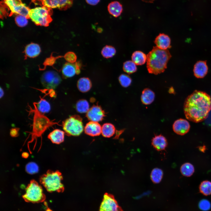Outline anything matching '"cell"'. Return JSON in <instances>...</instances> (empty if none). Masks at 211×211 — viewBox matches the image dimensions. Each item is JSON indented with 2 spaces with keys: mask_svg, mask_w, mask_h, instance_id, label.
<instances>
[{
  "mask_svg": "<svg viewBox=\"0 0 211 211\" xmlns=\"http://www.w3.org/2000/svg\"><path fill=\"white\" fill-rule=\"evenodd\" d=\"M211 109V100L206 93L195 91L186 99L184 111L186 118L195 122L202 121L208 117Z\"/></svg>",
  "mask_w": 211,
  "mask_h": 211,
  "instance_id": "obj_1",
  "label": "cell"
},
{
  "mask_svg": "<svg viewBox=\"0 0 211 211\" xmlns=\"http://www.w3.org/2000/svg\"><path fill=\"white\" fill-rule=\"evenodd\" d=\"M147 67L149 73L155 75L163 72L171 57L168 50L154 47L147 55Z\"/></svg>",
  "mask_w": 211,
  "mask_h": 211,
  "instance_id": "obj_2",
  "label": "cell"
},
{
  "mask_svg": "<svg viewBox=\"0 0 211 211\" xmlns=\"http://www.w3.org/2000/svg\"><path fill=\"white\" fill-rule=\"evenodd\" d=\"M63 179L62 173L59 171L49 170L40 177V182L49 192H63L64 189L61 182Z\"/></svg>",
  "mask_w": 211,
  "mask_h": 211,
  "instance_id": "obj_3",
  "label": "cell"
},
{
  "mask_svg": "<svg viewBox=\"0 0 211 211\" xmlns=\"http://www.w3.org/2000/svg\"><path fill=\"white\" fill-rule=\"evenodd\" d=\"M32 133V140L36 137H40L49 127L56 123L51 121L46 116L42 115L38 110L35 103Z\"/></svg>",
  "mask_w": 211,
  "mask_h": 211,
  "instance_id": "obj_4",
  "label": "cell"
},
{
  "mask_svg": "<svg viewBox=\"0 0 211 211\" xmlns=\"http://www.w3.org/2000/svg\"><path fill=\"white\" fill-rule=\"evenodd\" d=\"M52 9L43 6L30 9V18L37 25L47 26L52 21Z\"/></svg>",
  "mask_w": 211,
  "mask_h": 211,
  "instance_id": "obj_5",
  "label": "cell"
},
{
  "mask_svg": "<svg viewBox=\"0 0 211 211\" xmlns=\"http://www.w3.org/2000/svg\"><path fill=\"white\" fill-rule=\"evenodd\" d=\"M22 197L25 202L33 203L42 202L46 199L42 187L34 180L28 185Z\"/></svg>",
  "mask_w": 211,
  "mask_h": 211,
  "instance_id": "obj_6",
  "label": "cell"
},
{
  "mask_svg": "<svg viewBox=\"0 0 211 211\" xmlns=\"http://www.w3.org/2000/svg\"><path fill=\"white\" fill-rule=\"evenodd\" d=\"M82 118L74 115L70 116L63 123V128L68 135L78 136L83 132L84 126Z\"/></svg>",
  "mask_w": 211,
  "mask_h": 211,
  "instance_id": "obj_7",
  "label": "cell"
},
{
  "mask_svg": "<svg viewBox=\"0 0 211 211\" xmlns=\"http://www.w3.org/2000/svg\"><path fill=\"white\" fill-rule=\"evenodd\" d=\"M3 2L10 11V15L16 13L30 18L29 12L30 9L21 0H3Z\"/></svg>",
  "mask_w": 211,
  "mask_h": 211,
  "instance_id": "obj_8",
  "label": "cell"
},
{
  "mask_svg": "<svg viewBox=\"0 0 211 211\" xmlns=\"http://www.w3.org/2000/svg\"><path fill=\"white\" fill-rule=\"evenodd\" d=\"M61 81V77L56 72L51 70L45 72L41 78V82L44 87L50 89L56 88Z\"/></svg>",
  "mask_w": 211,
  "mask_h": 211,
  "instance_id": "obj_9",
  "label": "cell"
},
{
  "mask_svg": "<svg viewBox=\"0 0 211 211\" xmlns=\"http://www.w3.org/2000/svg\"><path fill=\"white\" fill-rule=\"evenodd\" d=\"M99 211H123L112 194L106 193L101 204Z\"/></svg>",
  "mask_w": 211,
  "mask_h": 211,
  "instance_id": "obj_10",
  "label": "cell"
},
{
  "mask_svg": "<svg viewBox=\"0 0 211 211\" xmlns=\"http://www.w3.org/2000/svg\"><path fill=\"white\" fill-rule=\"evenodd\" d=\"M43 6L50 8L65 10L72 6L73 0H41Z\"/></svg>",
  "mask_w": 211,
  "mask_h": 211,
  "instance_id": "obj_11",
  "label": "cell"
},
{
  "mask_svg": "<svg viewBox=\"0 0 211 211\" xmlns=\"http://www.w3.org/2000/svg\"><path fill=\"white\" fill-rule=\"evenodd\" d=\"M105 113L100 106L94 105L86 113V116L91 121L98 122L103 119L105 116Z\"/></svg>",
  "mask_w": 211,
  "mask_h": 211,
  "instance_id": "obj_12",
  "label": "cell"
},
{
  "mask_svg": "<svg viewBox=\"0 0 211 211\" xmlns=\"http://www.w3.org/2000/svg\"><path fill=\"white\" fill-rule=\"evenodd\" d=\"M80 64L79 62L75 64L67 63L62 68V75L65 77L69 78L73 76L75 74H79L80 72Z\"/></svg>",
  "mask_w": 211,
  "mask_h": 211,
  "instance_id": "obj_13",
  "label": "cell"
},
{
  "mask_svg": "<svg viewBox=\"0 0 211 211\" xmlns=\"http://www.w3.org/2000/svg\"><path fill=\"white\" fill-rule=\"evenodd\" d=\"M190 126L189 122L186 120L180 119L176 120L173 125V129L176 134L183 135L189 131Z\"/></svg>",
  "mask_w": 211,
  "mask_h": 211,
  "instance_id": "obj_14",
  "label": "cell"
},
{
  "mask_svg": "<svg viewBox=\"0 0 211 211\" xmlns=\"http://www.w3.org/2000/svg\"><path fill=\"white\" fill-rule=\"evenodd\" d=\"M101 127L96 122L91 121L86 124L84 127L85 133L91 136L99 135L101 132Z\"/></svg>",
  "mask_w": 211,
  "mask_h": 211,
  "instance_id": "obj_15",
  "label": "cell"
},
{
  "mask_svg": "<svg viewBox=\"0 0 211 211\" xmlns=\"http://www.w3.org/2000/svg\"><path fill=\"white\" fill-rule=\"evenodd\" d=\"M154 43L156 47L161 50H167L171 47L170 38L164 33H160L156 37Z\"/></svg>",
  "mask_w": 211,
  "mask_h": 211,
  "instance_id": "obj_16",
  "label": "cell"
},
{
  "mask_svg": "<svg viewBox=\"0 0 211 211\" xmlns=\"http://www.w3.org/2000/svg\"><path fill=\"white\" fill-rule=\"evenodd\" d=\"M208 67L206 61H199L195 64L193 72L195 76L197 78H201L207 74Z\"/></svg>",
  "mask_w": 211,
  "mask_h": 211,
  "instance_id": "obj_17",
  "label": "cell"
},
{
  "mask_svg": "<svg viewBox=\"0 0 211 211\" xmlns=\"http://www.w3.org/2000/svg\"><path fill=\"white\" fill-rule=\"evenodd\" d=\"M152 144L156 150L160 151L165 149L167 145V142L164 137L162 135H159L153 138Z\"/></svg>",
  "mask_w": 211,
  "mask_h": 211,
  "instance_id": "obj_18",
  "label": "cell"
},
{
  "mask_svg": "<svg viewBox=\"0 0 211 211\" xmlns=\"http://www.w3.org/2000/svg\"><path fill=\"white\" fill-rule=\"evenodd\" d=\"M41 52V48L37 44L31 43L25 47L24 52L26 56L30 58H34L38 56Z\"/></svg>",
  "mask_w": 211,
  "mask_h": 211,
  "instance_id": "obj_19",
  "label": "cell"
},
{
  "mask_svg": "<svg viewBox=\"0 0 211 211\" xmlns=\"http://www.w3.org/2000/svg\"><path fill=\"white\" fill-rule=\"evenodd\" d=\"M108 10L110 14L115 17H118L122 12L123 8L122 5L119 2L115 1L108 4Z\"/></svg>",
  "mask_w": 211,
  "mask_h": 211,
  "instance_id": "obj_20",
  "label": "cell"
},
{
  "mask_svg": "<svg viewBox=\"0 0 211 211\" xmlns=\"http://www.w3.org/2000/svg\"><path fill=\"white\" fill-rule=\"evenodd\" d=\"M64 132L60 130L56 129L50 133L48 138L53 143L59 144L63 142Z\"/></svg>",
  "mask_w": 211,
  "mask_h": 211,
  "instance_id": "obj_21",
  "label": "cell"
},
{
  "mask_svg": "<svg viewBox=\"0 0 211 211\" xmlns=\"http://www.w3.org/2000/svg\"><path fill=\"white\" fill-rule=\"evenodd\" d=\"M155 97V94L153 91L149 88H146L142 91L141 101L143 104L149 105L154 101Z\"/></svg>",
  "mask_w": 211,
  "mask_h": 211,
  "instance_id": "obj_22",
  "label": "cell"
},
{
  "mask_svg": "<svg viewBox=\"0 0 211 211\" xmlns=\"http://www.w3.org/2000/svg\"><path fill=\"white\" fill-rule=\"evenodd\" d=\"M91 86V82L88 78H80L77 81V88L81 92L85 93L88 92L90 89Z\"/></svg>",
  "mask_w": 211,
  "mask_h": 211,
  "instance_id": "obj_23",
  "label": "cell"
},
{
  "mask_svg": "<svg viewBox=\"0 0 211 211\" xmlns=\"http://www.w3.org/2000/svg\"><path fill=\"white\" fill-rule=\"evenodd\" d=\"M132 61L136 65H141L144 64L147 60V55L140 51L134 52L131 56Z\"/></svg>",
  "mask_w": 211,
  "mask_h": 211,
  "instance_id": "obj_24",
  "label": "cell"
},
{
  "mask_svg": "<svg viewBox=\"0 0 211 211\" xmlns=\"http://www.w3.org/2000/svg\"><path fill=\"white\" fill-rule=\"evenodd\" d=\"M115 129L114 126L110 123H105L101 127V134L106 137H110L115 134Z\"/></svg>",
  "mask_w": 211,
  "mask_h": 211,
  "instance_id": "obj_25",
  "label": "cell"
},
{
  "mask_svg": "<svg viewBox=\"0 0 211 211\" xmlns=\"http://www.w3.org/2000/svg\"><path fill=\"white\" fill-rule=\"evenodd\" d=\"M35 104L38 110L41 113H48L50 110L49 103L45 99H41L38 103Z\"/></svg>",
  "mask_w": 211,
  "mask_h": 211,
  "instance_id": "obj_26",
  "label": "cell"
},
{
  "mask_svg": "<svg viewBox=\"0 0 211 211\" xmlns=\"http://www.w3.org/2000/svg\"><path fill=\"white\" fill-rule=\"evenodd\" d=\"M181 172L184 176L190 177L191 176L194 172V168L193 165L189 163L183 164L181 167Z\"/></svg>",
  "mask_w": 211,
  "mask_h": 211,
  "instance_id": "obj_27",
  "label": "cell"
},
{
  "mask_svg": "<svg viewBox=\"0 0 211 211\" xmlns=\"http://www.w3.org/2000/svg\"><path fill=\"white\" fill-rule=\"evenodd\" d=\"M76 108L77 111L79 113H87L89 109V103L85 100H80L76 103Z\"/></svg>",
  "mask_w": 211,
  "mask_h": 211,
  "instance_id": "obj_28",
  "label": "cell"
},
{
  "mask_svg": "<svg viewBox=\"0 0 211 211\" xmlns=\"http://www.w3.org/2000/svg\"><path fill=\"white\" fill-rule=\"evenodd\" d=\"M163 176V172L162 170L159 168H155L152 170L150 177L153 183H157L161 181Z\"/></svg>",
  "mask_w": 211,
  "mask_h": 211,
  "instance_id": "obj_29",
  "label": "cell"
},
{
  "mask_svg": "<svg viewBox=\"0 0 211 211\" xmlns=\"http://www.w3.org/2000/svg\"><path fill=\"white\" fill-rule=\"evenodd\" d=\"M200 192L203 195L207 196L211 194V182L206 180L202 181L199 186Z\"/></svg>",
  "mask_w": 211,
  "mask_h": 211,
  "instance_id": "obj_30",
  "label": "cell"
},
{
  "mask_svg": "<svg viewBox=\"0 0 211 211\" xmlns=\"http://www.w3.org/2000/svg\"><path fill=\"white\" fill-rule=\"evenodd\" d=\"M136 64L132 61H127L125 62L123 65L124 71L130 74L136 72L137 70Z\"/></svg>",
  "mask_w": 211,
  "mask_h": 211,
  "instance_id": "obj_31",
  "label": "cell"
},
{
  "mask_svg": "<svg viewBox=\"0 0 211 211\" xmlns=\"http://www.w3.org/2000/svg\"><path fill=\"white\" fill-rule=\"evenodd\" d=\"M116 52V50L114 47L107 45L103 47L101 52L102 56L106 58L112 57L115 55Z\"/></svg>",
  "mask_w": 211,
  "mask_h": 211,
  "instance_id": "obj_32",
  "label": "cell"
},
{
  "mask_svg": "<svg viewBox=\"0 0 211 211\" xmlns=\"http://www.w3.org/2000/svg\"><path fill=\"white\" fill-rule=\"evenodd\" d=\"M118 80L121 85L124 87H128L132 83V79L130 77L126 74L120 75L119 77Z\"/></svg>",
  "mask_w": 211,
  "mask_h": 211,
  "instance_id": "obj_33",
  "label": "cell"
},
{
  "mask_svg": "<svg viewBox=\"0 0 211 211\" xmlns=\"http://www.w3.org/2000/svg\"><path fill=\"white\" fill-rule=\"evenodd\" d=\"M28 19L24 16L18 14L15 17V20L17 25L20 27H24L28 23Z\"/></svg>",
  "mask_w": 211,
  "mask_h": 211,
  "instance_id": "obj_34",
  "label": "cell"
},
{
  "mask_svg": "<svg viewBox=\"0 0 211 211\" xmlns=\"http://www.w3.org/2000/svg\"><path fill=\"white\" fill-rule=\"evenodd\" d=\"M25 169L28 173L33 174L38 172V165L35 163L31 162L26 165Z\"/></svg>",
  "mask_w": 211,
  "mask_h": 211,
  "instance_id": "obj_35",
  "label": "cell"
},
{
  "mask_svg": "<svg viewBox=\"0 0 211 211\" xmlns=\"http://www.w3.org/2000/svg\"><path fill=\"white\" fill-rule=\"evenodd\" d=\"M199 208L203 211H207L211 207V204L210 202L207 200L203 199L201 200L199 203Z\"/></svg>",
  "mask_w": 211,
  "mask_h": 211,
  "instance_id": "obj_36",
  "label": "cell"
},
{
  "mask_svg": "<svg viewBox=\"0 0 211 211\" xmlns=\"http://www.w3.org/2000/svg\"><path fill=\"white\" fill-rule=\"evenodd\" d=\"M64 58L68 62L74 63L77 59V57L76 54L73 52H69L67 53L64 56Z\"/></svg>",
  "mask_w": 211,
  "mask_h": 211,
  "instance_id": "obj_37",
  "label": "cell"
},
{
  "mask_svg": "<svg viewBox=\"0 0 211 211\" xmlns=\"http://www.w3.org/2000/svg\"><path fill=\"white\" fill-rule=\"evenodd\" d=\"M86 3L88 4L91 5H97L100 1V0H85Z\"/></svg>",
  "mask_w": 211,
  "mask_h": 211,
  "instance_id": "obj_38",
  "label": "cell"
},
{
  "mask_svg": "<svg viewBox=\"0 0 211 211\" xmlns=\"http://www.w3.org/2000/svg\"><path fill=\"white\" fill-rule=\"evenodd\" d=\"M17 130L16 129H12L11 131V134L12 136H15L17 134Z\"/></svg>",
  "mask_w": 211,
  "mask_h": 211,
  "instance_id": "obj_39",
  "label": "cell"
},
{
  "mask_svg": "<svg viewBox=\"0 0 211 211\" xmlns=\"http://www.w3.org/2000/svg\"><path fill=\"white\" fill-rule=\"evenodd\" d=\"M198 148L199 150L203 152H204L206 149V147L205 145L203 146L199 147Z\"/></svg>",
  "mask_w": 211,
  "mask_h": 211,
  "instance_id": "obj_40",
  "label": "cell"
},
{
  "mask_svg": "<svg viewBox=\"0 0 211 211\" xmlns=\"http://www.w3.org/2000/svg\"><path fill=\"white\" fill-rule=\"evenodd\" d=\"M35 4H38L39 3H40L42 4L41 0H31Z\"/></svg>",
  "mask_w": 211,
  "mask_h": 211,
  "instance_id": "obj_41",
  "label": "cell"
},
{
  "mask_svg": "<svg viewBox=\"0 0 211 211\" xmlns=\"http://www.w3.org/2000/svg\"><path fill=\"white\" fill-rule=\"evenodd\" d=\"M143 1L148 3H152L156 0H142Z\"/></svg>",
  "mask_w": 211,
  "mask_h": 211,
  "instance_id": "obj_42",
  "label": "cell"
},
{
  "mask_svg": "<svg viewBox=\"0 0 211 211\" xmlns=\"http://www.w3.org/2000/svg\"><path fill=\"white\" fill-rule=\"evenodd\" d=\"M4 94V91H3V90L1 88H0V98H1L3 96Z\"/></svg>",
  "mask_w": 211,
  "mask_h": 211,
  "instance_id": "obj_43",
  "label": "cell"
},
{
  "mask_svg": "<svg viewBox=\"0 0 211 211\" xmlns=\"http://www.w3.org/2000/svg\"></svg>",
  "mask_w": 211,
  "mask_h": 211,
  "instance_id": "obj_44",
  "label": "cell"
}]
</instances>
